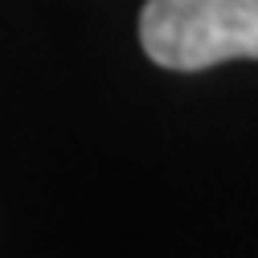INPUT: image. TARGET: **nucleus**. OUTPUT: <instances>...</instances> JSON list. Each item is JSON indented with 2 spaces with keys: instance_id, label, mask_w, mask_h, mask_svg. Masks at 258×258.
<instances>
[{
  "instance_id": "nucleus-1",
  "label": "nucleus",
  "mask_w": 258,
  "mask_h": 258,
  "mask_svg": "<svg viewBox=\"0 0 258 258\" xmlns=\"http://www.w3.org/2000/svg\"><path fill=\"white\" fill-rule=\"evenodd\" d=\"M140 45L164 70H209L258 57V0H148Z\"/></svg>"
}]
</instances>
